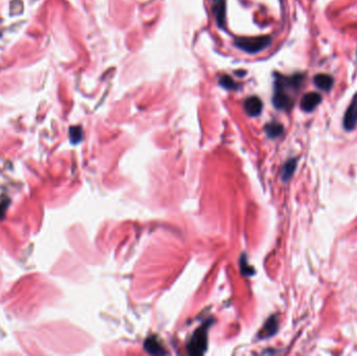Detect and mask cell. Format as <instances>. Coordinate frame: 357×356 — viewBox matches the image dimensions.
<instances>
[{
	"mask_svg": "<svg viewBox=\"0 0 357 356\" xmlns=\"http://www.w3.org/2000/svg\"><path fill=\"white\" fill-rule=\"evenodd\" d=\"M272 38L270 36H260L253 38H238L235 40V45L248 53H257L270 46Z\"/></svg>",
	"mask_w": 357,
	"mask_h": 356,
	"instance_id": "6da1fadb",
	"label": "cell"
},
{
	"mask_svg": "<svg viewBox=\"0 0 357 356\" xmlns=\"http://www.w3.org/2000/svg\"><path fill=\"white\" fill-rule=\"evenodd\" d=\"M209 325H203L195 331L191 341L188 344V352L192 355H202L207 349V330Z\"/></svg>",
	"mask_w": 357,
	"mask_h": 356,
	"instance_id": "7a4b0ae2",
	"label": "cell"
},
{
	"mask_svg": "<svg viewBox=\"0 0 357 356\" xmlns=\"http://www.w3.org/2000/svg\"><path fill=\"white\" fill-rule=\"evenodd\" d=\"M273 103L278 110H289L293 107V99L286 93L285 89L278 82H276L275 84V94L273 97Z\"/></svg>",
	"mask_w": 357,
	"mask_h": 356,
	"instance_id": "3957f363",
	"label": "cell"
},
{
	"mask_svg": "<svg viewBox=\"0 0 357 356\" xmlns=\"http://www.w3.org/2000/svg\"><path fill=\"white\" fill-rule=\"evenodd\" d=\"M357 126V93L352 98L344 116V128L346 131H352Z\"/></svg>",
	"mask_w": 357,
	"mask_h": 356,
	"instance_id": "277c9868",
	"label": "cell"
},
{
	"mask_svg": "<svg viewBox=\"0 0 357 356\" xmlns=\"http://www.w3.org/2000/svg\"><path fill=\"white\" fill-rule=\"evenodd\" d=\"M322 102L321 94L317 92H310L305 94L301 99V109L305 112H312Z\"/></svg>",
	"mask_w": 357,
	"mask_h": 356,
	"instance_id": "5b68a950",
	"label": "cell"
},
{
	"mask_svg": "<svg viewBox=\"0 0 357 356\" xmlns=\"http://www.w3.org/2000/svg\"><path fill=\"white\" fill-rule=\"evenodd\" d=\"M244 111L249 116L256 117L260 115L262 111V102L257 96H251L245 99L244 102Z\"/></svg>",
	"mask_w": 357,
	"mask_h": 356,
	"instance_id": "8992f818",
	"label": "cell"
},
{
	"mask_svg": "<svg viewBox=\"0 0 357 356\" xmlns=\"http://www.w3.org/2000/svg\"><path fill=\"white\" fill-rule=\"evenodd\" d=\"M333 79L332 76L328 75V74H324V73H320L317 74L314 79V83L315 85L321 89V90L324 91H330L331 88L333 87Z\"/></svg>",
	"mask_w": 357,
	"mask_h": 356,
	"instance_id": "52a82bcc",
	"label": "cell"
},
{
	"mask_svg": "<svg viewBox=\"0 0 357 356\" xmlns=\"http://www.w3.org/2000/svg\"><path fill=\"white\" fill-rule=\"evenodd\" d=\"M277 330H278V321H277V318L275 316H273L269 320H267L264 327L261 329L260 338H262V339L270 338L275 335Z\"/></svg>",
	"mask_w": 357,
	"mask_h": 356,
	"instance_id": "ba28073f",
	"label": "cell"
},
{
	"mask_svg": "<svg viewBox=\"0 0 357 356\" xmlns=\"http://www.w3.org/2000/svg\"><path fill=\"white\" fill-rule=\"evenodd\" d=\"M144 348L151 354H163L166 353L164 348L162 347V344L156 338H149L146 343H144Z\"/></svg>",
	"mask_w": 357,
	"mask_h": 356,
	"instance_id": "9c48e42d",
	"label": "cell"
},
{
	"mask_svg": "<svg viewBox=\"0 0 357 356\" xmlns=\"http://www.w3.org/2000/svg\"><path fill=\"white\" fill-rule=\"evenodd\" d=\"M296 168H297V160L296 159H291L284 164L282 172H281V176H282V179L285 182L291 179L292 176L294 175Z\"/></svg>",
	"mask_w": 357,
	"mask_h": 356,
	"instance_id": "30bf717a",
	"label": "cell"
},
{
	"mask_svg": "<svg viewBox=\"0 0 357 356\" xmlns=\"http://www.w3.org/2000/svg\"><path fill=\"white\" fill-rule=\"evenodd\" d=\"M265 132L270 138H277L283 133V126L278 122H271L265 127Z\"/></svg>",
	"mask_w": 357,
	"mask_h": 356,
	"instance_id": "8fae6325",
	"label": "cell"
},
{
	"mask_svg": "<svg viewBox=\"0 0 357 356\" xmlns=\"http://www.w3.org/2000/svg\"><path fill=\"white\" fill-rule=\"evenodd\" d=\"M218 83L222 88L227 89V90H236L237 89V84L234 82L232 77L228 75H222L219 79Z\"/></svg>",
	"mask_w": 357,
	"mask_h": 356,
	"instance_id": "7c38bea8",
	"label": "cell"
},
{
	"mask_svg": "<svg viewBox=\"0 0 357 356\" xmlns=\"http://www.w3.org/2000/svg\"><path fill=\"white\" fill-rule=\"evenodd\" d=\"M214 14L216 18L225 17V0H214Z\"/></svg>",
	"mask_w": 357,
	"mask_h": 356,
	"instance_id": "4fadbf2b",
	"label": "cell"
},
{
	"mask_svg": "<svg viewBox=\"0 0 357 356\" xmlns=\"http://www.w3.org/2000/svg\"><path fill=\"white\" fill-rule=\"evenodd\" d=\"M82 137H83V132L80 127H74L70 129V138L73 143H77L79 141H81Z\"/></svg>",
	"mask_w": 357,
	"mask_h": 356,
	"instance_id": "5bb4252c",
	"label": "cell"
},
{
	"mask_svg": "<svg viewBox=\"0 0 357 356\" xmlns=\"http://www.w3.org/2000/svg\"><path fill=\"white\" fill-rule=\"evenodd\" d=\"M356 57H357V53H356Z\"/></svg>",
	"mask_w": 357,
	"mask_h": 356,
	"instance_id": "9a60e30c",
	"label": "cell"
}]
</instances>
